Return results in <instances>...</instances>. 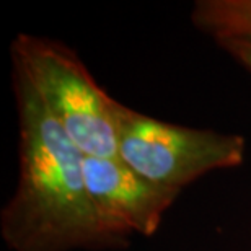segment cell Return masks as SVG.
Listing matches in <instances>:
<instances>
[{
    "instance_id": "6da1fadb",
    "label": "cell",
    "mask_w": 251,
    "mask_h": 251,
    "mask_svg": "<svg viewBox=\"0 0 251 251\" xmlns=\"http://www.w3.org/2000/svg\"><path fill=\"white\" fill-rule=\"evenodd\" d=\"M18 113V181L0 214L12 251L113 248L93 212L85 155L56 123L26 80L13 70Z\"/></svg>"
},
{
    "instance_id": "7a4b0ae2",
    "label": "cell",
    "mask_w": 251,
    "mask_h": 251,
    "mask_svg": "<svg viewBox=\"0 0 251 251\" xmlns=\"http://www.w3.org/2000/svg\"><path fill=\"white\" fill-rule=\"evenodd\" d=\"M12 62L85 157H118L124 104L95 82L74 49L49 38L18 33L12 43Z\"/></svg>"
},
{
    "instance_id": "3957f363",
    "label": "cell",
    "mask_w": 251,
    "mask_h": 251,
    "mask_svg": "<svg viewBox=\"0 0 251 251\" xmlns=\"http://www.w3.org/2000/svg\"><path fill=\"white\" fill-rule=\"evenodd\" d=\"M245 153L247 142L238 134L160 121L126 104L119 116L118 158L149 183L175 193L215 170L240 167Z\"/></svg>"
},
{
    "instance_id": "277c9868",
    "label": "cell",
    "mask_w": 251,
    "mask_h": 251,
    "mask_svg": "<svg viewBox=\"0 0 251 251\" xmlns=\"http://www.w3.org/2000/svg\"><path fill=\"white\" fill-rule=\"evenodd\" d=\"M83 172L100 227L116 245L132 233L152 237L179 196L149 183L118 157H85Z\"/></svg>"
},
{
    "instance_id": "5b68a950",
    "label": "cell",
    "mask_w": 251,
    "mask_h": 251,
    "mask_svg": "<svg viewBox=\"0 0 251 251\" xmlns=\"http://www.w3.org/2000/svg\"><path fill=\"white\" fill-rule=\"evenodd\" d=\"M191 22L214 41L251 39V0H199L191 12Z\"/></svg>"
},
{
    "instance_id": "8992f818",
    "label": "cell",
    "mask_w": 251,
    "mask_h": 251,
    "mask_svg": "<svg viewBox=\"0 0 251 251\" xmlns=\"http://www.w3.org/2000/svg\"><path fill=\"white\" fill-rule=\"evenodd\" d=\"M215 44L222 48L227 54H230L238 64H242L248 72H251V39L232 38L215 41Z\"/></svg>"
}]
</instances>
